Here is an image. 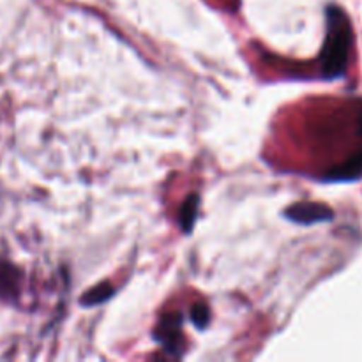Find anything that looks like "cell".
I'll return each instance as SVG.
<instances>
[{
  "instance_id": "obj_1",
  "label": "cell",
  "mask_w": 362,
  "mask_h": 362,
  "mask_svg": "<svg viewBox=\"0 0 362 362\" xmlns=\"http://www.w3.org/2000/svg\"><path fill=\"white\" fill-rule=\"evenodd\" d=\"M352 48V27L339 7H327V34L322 49V73L327 80L343 76Z\"/></svg>"
},
{
  "instance_id": "obj_2",
  "label": "cell",
  "mask_w": 362,
  "mask_h": 362,
  "mask_svg": "<svg viewBox=\"0 0 362 362\" xmlns=\"http://www.w3.org/2000/svg\"><path fill=\"white\" fill-rule=\"evenodd\" d=\"M182 315L179 311H173V313L163 315L161 320H159L158 327L154 331V339L173 357L182 356V345H180V339H182Z\"/></svg>"
},
{
  "instance_id": "obj_3",
  "label": "cell",
  "mask_w": 362,
  "mask_h": 362,
  "mask_svg": "<svg viewBox=\"0 0 362 362\" xmlns=\"http://www.w3.org/2000/svg\"><path fill=\"white\" fill-rule=\"evenodd\" d=\"M285 216L299 225H317V223H327L334 218V212L327 205L320 204H296L286 209Z\"/></svg>"
},
{
  "instance_id": "obj_4",
  "label": "cell",
  "mask_w": 362,
  "mask_h": 362,
  "mask_svg": "<svg viewBox=\"0 0 362 362\" xmlns=\"http://www.w3.org/2000/svg\"><path fill=\"white\" fill-rule=\"evenodd\" d=\"M362 177V151L354 154L349 161L336 166L334 170L327 173V180L332 182H341V180H356Z\"/></svg>"
},
{
  "instance_id": "obj_5",
  "label": "cell",
  "mask_w": 362,
  "mask_h": 362,
  "mask_svg": "<svg viewBox=\"0 0 362 362\" xmlns=\"http://www.w3.org/2000/svg\"><path fill=\"white\" fill-rule=\"evenodd\" d=\"M198 211H200V197H198L197 193H193L184 200L182 207H180L179 223L180 228L184 230V233H191L194 223H197Z\"/></svg>"
},
{
  "instance_id": "obj_6",
  "label": "cell",
  "mask_w": 362,
  "mask_h": 362,
  "mask_svg": "<svg viewBox=\"0 0 362 362\" xmlns=\"http://www.w3.org/2000/svg\"><path fill=\"white\" fill-rule=\"evenodd\" d=\"M113 293H115V290H113V286L110 285V283H101V285H98L95 288L88 290V292L81 297V304L87 308L98 306V304L106 303L110 297H113Z\"/></svg>"
},
{
  "instance_id": "obj_7",
  "label": "cell",
  "mask_w": 362,
  "mask_h": 362,
  "mask_svg": "<svg viewBox=\"0 0 362 362\" xmlns=\"http://www.w3.org/2000/svg\"><path fill=\"white\" fill-rule=\"evenodd\" d=\"M189 318L198 329H205L209 325V318H211V311L204 304H197V306L191 308Z\"/></svg>"
},
{
  "instance_id": "obj_8",
  "label": "cell",
  "mask_w": 362,
  "mask_h": 362,
  "mask_svg": "<svg viewBox=\"0 0 362 362\" xmlns=\"http://www.w3.org/2000/svg\"><path fill=\"white\" fill-rule=\"evenodd\" d=\"M359 133H361V136H362V113H361V120H359Z\"/></svg>"
}]
</instances>
